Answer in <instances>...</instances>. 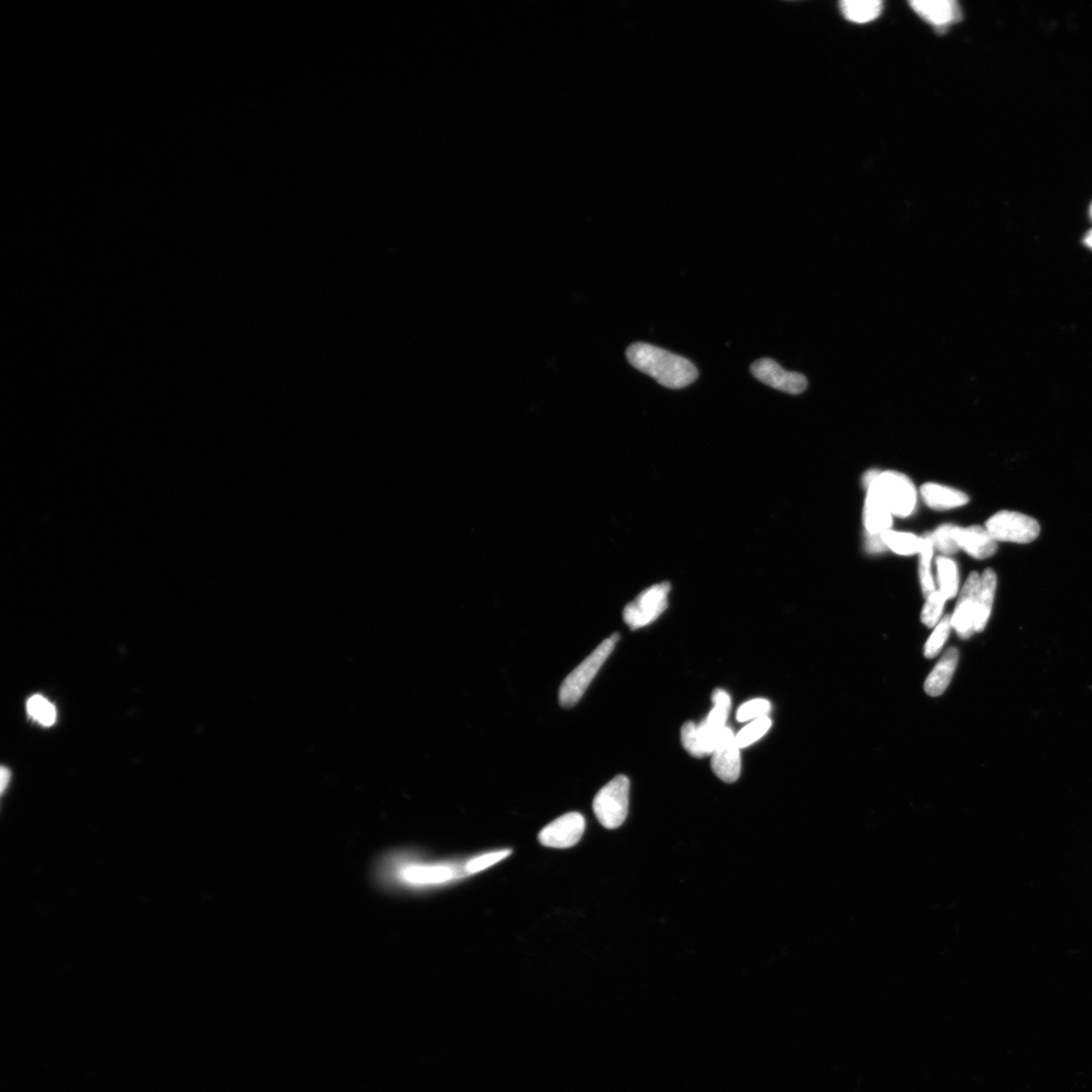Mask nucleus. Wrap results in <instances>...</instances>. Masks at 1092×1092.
Segmentation results:
<instances>
[{
	"label": "nucleus",
	"mask_w": 1092,
	"mask_h": 1092,
	"mask_svg": "<svg viewBox=\"0 0 1092 1092\" xmlns=\"http://www.w3.org/2000/svg\"><path fill=\"white\" fill-rule=\"evenodd\" d=\"M841 11L852 23L866 24L879 18L884 11V3L880 0H844Z\"/></svg>",
	"instance_id": "obj_19"
},
{
	"label": "nucleus",
	"mask_w": 1092,
	"mask_h": 1092,
	"mask_svg": "<svg viewBox=\"0 0 1092 1092\" xmlns=\"http://www.w3.org/2000/svg\"><path fill=\"white\" fill-rule=\"evenodd\" d=\"M997 587V576L993 569H987L981 574V584L978 593V617H976L975 632H981L986 628L992 616Z\"/></svg>",
	"instance_id": "obj_17"
},
{
	"label": "nucleus",
	"mask_w": 1092,
	"mask_h": 1092,
	"mask_svg": "<svg viewBox=\"0 0 1092 1092\" xmlns=\"http://www.w3.org/2000/svg\"><path fill=\"white\" fill-rule=\"evenodd\" d=\"M772 726V720L769 716H764L762 719L753 720L749 726L743 727L739 734L735 735V742L740 749L748 748L750 744L755 743L768 733Z\"/></svg>",
	"instance_id": "obj_25"
},
{
	"label": "nucleus",
	"mask_w": 1092,
	"mask_h": 1092,
	"mask_svg": "<svg viewBox=\"0 0 1092 1092\" xmlns=\"http://www.w3.org/2000/svg\"><path fill=\"white\" fill-rule=\"evenodd\" d=\"M585 829V817L578 813H570L547 824L540 831L538 840L548 848L568 849L580 842Z\"/></svg>",
	"instance_id": "obj_10"
},
{
	"label": "nucleus",
	"mask_w": 1092,
	"mask_h": 1092,
	"mask_svg": "<svg viewBox=\"0 0 1092 1092\" xmlns=\"http://www.w3.org/2000/svg\"><path fill=\"white\" fill-rule=\"evenodd\" d=\"M885 546L900 555H913L921 553L923 538L908 532L887 530L881 534Z\"/></svg>",
	"instance_id": "obj_22"
},
{
	"label": "nucleus",
	"mask_w": 1092,
	"mask_h": 1092,
	"mask_svg": "<svg viewBox=\"0 0 1092 1092\" xmlns=\"http://www.w3.org/2000/svg\"><path fill=\"white\" fill-rule=\"evenodd\" d=\"M628 363L669 389L688 387L698 379L690 360L648 343H634L626 350Z\"/></svg>",
	"instance_id": "obj_1"
},
{
	"label": "nucleus",
	"mask_w": 1092,
	"mask_h": 1092,
	"mask_svg": "<svg viewBox=\"0 0 1092 1092\" xmlns=\"http://www.w3.org/2000/svg\"><path fill=\"white\" fill-rule=\"evenodd\" d=\"M909 4L918 16L939 28L957 23L962 19L960 6L953 0H914Z\"/></svg>",
	"instance_id": "obj_12"
},
{
	"label": "nucleus",
	"mask_w": 1092,
	"mask_h": 1092,
	"mask_svg": "<svg viewBox=\"0 0 1092 1092\" xmlns=\"http://www.w3.org/2000/svg\"><path fill=\"white\" fill-rule=\"evenodd\" d=\"M863 520L867 533L882 534L891 530L893 515L876 499L866 496Z\"/></svg>",
	"instance_id": "obj_18"
},
{
	"label": "nucleus",
	"mask_w": 1092,
	"mask_h": 1092,
	"mask_svg": "<svg viewBox=\"0 0 1092 1092\" xmlns=\"http://www.w3.org/2000/svg\"><path fill=\"white\" fill-rule=\"evenodd\" d=\"M865 546L867 553L872 554L884 553L888 549L884 539H882L881 534L867 533Z\"/></svg>",
	"instance_id": "obj_30"
},
{
	"label": "nucleus",
	"mask_w": 1092,
	"mask_h": 1092,
	"mask_svg": "<svg viewBox=\"0 0 1092 1092\" xmlns=\"http://www.w3.org/2000/svg\"><path fill=\"white\" fill-rule=\"evenodd\" d=\"M1084 243H1086V245L1088 246V247H1089V248H1091V249H1092V230H1091V231H1090V232L1087 235L1086 239H1084Z\"/></svg>",
	"instance_id": "obj_32"
},
{
	"label": "nucleus",
	"mask_w": 1092,
	"mask_h": 1092,
	"mask_svg": "<svg viewBox=\"0 0 1092 1092\" xmlns=\"http://www.w3.org/2000/svg\"><path fill=\"white\" fill-rule=\"evenodd\" d=\"M750 373L765 385L787 394H802L808 386L807 379L804 374L785 371L775 360L770 358L755 361L750 365Z\"/></svg>",
	"instance_id": "obj_8"
},
{
	"label": "nucleus",
	"mask_w": 1092,
	"mask_h": 1092,
	"mask_svg": "<svg viewBox=\"0 0 1092 1092\" xmlns=\"http://www.w3.org/2000/svg\"><path fill=\"white\" fill-rule=\"evenodd\" d=\"M957 539L960 551H964L976 560L988 559L997 552V542L986 526L959 527Z\"/></svg>",
	"instance_id": "obj_13"
},
{
	"label": "nucleus",
	"mask_w": 1092,
	"mask_h": 1092,
	"mask_svg": "<svg viewBox=\"0 0 1092 1092\" xmlns=\"http://www.w3.org/2000/svg\"><path fill=\"white\" fill-rule=\"evenodd\" d=\"M925 599L927 600H925L922 612V621L924 625L931 628L938 625L939 618L942 617L947 599L939 590Z\"/></svg>",
	"instance_id": "obj_27"
},
{
	"label": "nucleus",
	"mask_w": 1092,
	"mask_h": 1092,
	"mask_svg": "<svg viewBox=\"0 0 1092 1092\" xmlns=\"http://www.w3.org/2000/svg\"><path fill=\"white\" fill-rule=\"evenodd\" d=\"M712 703L711 711L700 725L689 721L682 728L683 746L693 757L712 756L727 727V721L732 708L728 693L721 689L714 690Z\"/></svg>",
	"instance_id": "obj_2"
},
{
	"label": "nucleus",
	"mask_w": 1092,
	"mask_h": 1092,
	"mask_svg": "<svg viewBox=\"0 0 1092 1092\" xmlns=\"http://www.w3.org/2000/svg\"><path fill=\"white\" fill-rule=\"evenodd\" d=\"M1090 216H1091V218H1092V205H1091V208H1090Z\"/></svg>",
	"instance_id": "obj_33"
},
{
	"label": "nucleus",
	"mask_w": 1092,
	"mask_h": 1092,
	"mask_svg": "<svg viewBox=\"0 0 1092 1092\" xmlns=\"http://www.w3.org/2000/svg\"><path fill=\"white\" fill-rule=\"evenodd\" d=\"M937 580L939 591L947 600H951L958 594L960 577L956 562L949 556H939L936 561Z\"/></svg>",
	"instance_id": "obj_20"
},
{
	"label": "nucleus",
	"mask_w": 1092,
	"mask_h": 1092,
	"mask_svg": "<svg viewBox=\"0 0 1092 1092\" xmlns=\"http://www.w3.org/2000/svg\"><path fill=\"white\" fill-rule=\"evenodd\" d=\"M733 729L727 727L712 754L711 766L723 782L734 783L741 775V753Z\"/></svg>",
	"instance_id": "obj_11"
},
{
	"label": "nucleus",
	"mask_w": 1092,
	"mask_h": 1092,
	"mask_svg": "<svg viewBox=\"0 0 1092 1092\" xmlns=\"http://www.w3.org/2000/svg\"><path fill=\"white\" fill-rule=\"evenodd\" d=\"M951 628V616H946L941 621L939 622L935 632H932L928 642L925 643L924 656H927L928 659H932V657H935L939 652H941L945 642L949 638Z\"/></svg>",
	"instance_id": "obj_26"
},
{
	"label": "nucleus",
	"mask_w": 1092,
	"mask_h": 1092,
	"mask_svg": "<svg viewBox=\"0 0 1092 1092\" xmlns=\"http://www.w3.org/2000/svg\"><path fill=\"white\" fill-rule=\"evenodd\" d=\"M27 713L40 725L44 727L53 726L57 712L55 706L41 695H35L28 699L27 704Z\"/></svg>",
	"instance_id": "obj_24"
},
{
	"label": "nucleus",
	"mask_w": 1092,
	"mask_h": 1092,
	"mask_svg": "<svg viewBox=\"0 0 1092 1092\" xmlns=\"http://www.w3.org/2000/svg\"><path fill=\"white\" fill-rule=\"evenodd\" d=\"M923 538V546L920 554V563H918V576L923 590V594L928 598L937 591L934 577L931 574V560L934 555L935 546L932 542L931 533H925Z\"/></svg>",
	"instance_id": "obj_21"
},
{
	"label": "nucleus",
	"mask_w": 1092,
	"mask_h": 1092,
	"mask_svg": "<svg viewBox=\"0 0 1092 1092\" xmlns=\"http://www.w3.org/2000/svg\"><path fill=\"white\" fill-rule=\"evenodd\" d=\"M867 496L876 499L896 517L907 518L913 515L917 494L909 477L899 472H879L866 488Z\"/></svg>",
	"instance_id": "obj_3"
},
{
	"label": "nucleus",
	"mask_w": 1092,
	"mask_h": 1092,
	"mask_svg": "<svg viewBox=\"0 0 1092 1092\" xmlns=\"http://www.w3.org/2000/svg\"><path fill=\"white\" fill-rule=\"evenodd\" d=\"M959 526L954 524H944L939 526L937 530L931 533L932 542H934L935 549L941 553L944 556H950L957 554L960 551L958 545L957 533Z\"/></svg>",
	"instance_id": "obj_23"
},
{
	"label": "nucleus",
	"mask_w": 1092,
	"mask_h": 1092,
	"mask_svg": "<svg viewBox=\"0 0 1092 1092\" xmlns=\"http://www.w3.org/2000/svg\"><path fill=\"white\" fill-rule=\"evenodd\" d=\"M771 703L766 699H754L743 703L737 711L736 719L740 722L756 720L768 716Z\"/></svg>",
	"instance_id": "obj_28"
},
{
	"label": "nucleus",
	"mask_w": 1092,
	"mask_h": 1092,
	"mask_svg": "<svg viewBox=\"0 0 1092 1092\" xmlns=\"http://www.w3.org/2000/svg\"><path fill=\"white\" fill-rule=\"evenodd\" d=\"M0 777H2V780H0V787H2V793L4 794L6 790L7 785H9V782H10V779H11L10 770L4 768H4H2V773H0Z\"/></svg>",
	"instance_id": "obj_31"
},
{
	"label": "nucleus",
	"mask_w": 1092,
	"mask_h": 1092,
	"mask_svg": "<svg viewBox=\"0 0 1092 1092\" xmlns=\"http://www.w3.org/2000/svg\"><path fill=\"white\" fill-rule=\"evenodd\" d=\"M671 585L667 582L652 585L640 593L624 611L625 624L632 631L653 624L668 609Z\"/></svg>",
	"instance_id": "obj_7"
},
{
	"label": "nucleus",
	"mask_w": 1092,
	"mask_h": 1092,
	"mask_svg": "<svg viewBox=\"0 0 1092 1092\" xmlns=\"http://www.w3.org/2000/svg\"><path fill=\"white\" fill-rule=\"evenodd\" d=\"M958 662V650L956 648L947 650L924 683V690L930 696L937 697L942 695L946 689L948 688L955 671H956Z\"/></svg>",
	"instance_id": "obj_16"
},
{
	"label": "nucleus",
	"mask_w": 1092,
	"mask_h": 1092,
	"mask_svg": "<svg viewBox=\"0 0 1092 1092\" xmlns=\"http://www.w3.org/2000/svg\"><path fill=\"white\" fill-rule=\"evenodd\" d=\"M618 640L619 634H612L611 638L605 640L565 679L560 690V703L562 707H573L580 701Z\"/></svg>",
	"instance_id": "obj_4"
},
{
	"label": "nucleus",
	"mask_w": 1092,
	"mask_h": 1092,
	"mask_svg": "<svg viewBox=\"0 0 1092 1092\" xmlns=\"http://www.w3.org/2000/svg\"><path fill=\"white\" fill-rule=\"evenodd\" d=\"M981 584V575L973 571L969 575L958 600L956 609L952 617V627L961 639H969L975 632L976 617H978V593Z\"/></svg>",
	"instance_id": "obj_9"
},
{
	"label": "nucleus",
	"mask_w": 1092,
	"mask_h": 1092,
	"mask_svg": "<svg viewBox=\"0 0 1092 1092\" xmlns=\"http://www.w3.org/2000/svg\"><path fill=\"white\" fill-rule=\"evenodd\" d=\"M921 495L928 507L938 511L959 508L969 502L964 491L936 483L923 484Z\"/></svg>",
	"instance_id": "obj_14"
},
{
	"label": "nucleus",
	"mask_w": 1092,
	"mask_h": 1092,
	"mask_svg": "<svg viewBox=\"0 0 1092 1092\" xmlns=\"http://www.w3.org/2000/svg\"><path fill=\"white\" fill-rule=\"evenodd\" d=\"M986 528L996 542L1025 545L1036 540L1041 527L1036 519L1022 513L1002 510L990 517Z\"/></svg>",
	"instance_id": "obj_6"
},
{
	"label": "nucleus",
	"mask_w": 1092,
	"mask_h": 1092,
	"mask_svg": "<svg viewBox=\"0 0 1092 1092\" xmlns=\"http://www.w3.org/2000/svg\"><path fill=\"white\" fill-rule=\"evenodd\" d=\"M399 878L412 885L439 884L454 877V871L444 865H408L402 867Z\"/></svg>",
	"instance_id": "obj_15"
},
{
	"label": "nucleus",
	"mask_w": 1092,
	"mask_h": 1092,
	"mask_svg": "<svg viewBox=\"0 0 1092 1092\" xmlns=\"http://www.w3.org/2000/svg\"><path fill=\"white\" fill-rule=\"evenodd\" d=\"M511 854H512L511 850H502V851H498V852H488V854L475 857L472 859L471 860H469V862L466 866V869L467 873L469 874H475L477 872H481V871L488 869V868H490L491 866H493L500 862V860L507 858Z\"/></svg>",
	"instance_id": "obj_29"
},
{
	"label": "nucleus",
	"mask_w": 1092,
	"mask_h": 1092,
	"mask_svg": "<svg viewBox=\"0 0 1092 1092\" xmlns=\"http://www.w3.org/2000/svg\"><path fill=\"white\" fill-rule=\"evenodd\" d=\"M629 788L631 784L627 777L619 775L597 793L593 801V809L604 828L616 829L625 821L629 806Z\"/></svg>",
	"instance_id": "obj_5"
}]
</instances>
